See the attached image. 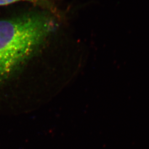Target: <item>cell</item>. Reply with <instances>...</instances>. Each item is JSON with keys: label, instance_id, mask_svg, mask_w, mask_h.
Masks as SVG:
<instances>
[{"label": "cell", "instance_id": "cell-1", "mask_svg": "<svg viewBox=\"0 0 149 149\" xmlns=\"http://www.w3.org/2000/svg\"><path fill=\"white\" fill-rule=\"evenodd\" d=\"M55 28L53 19L42 13L0 20V82L29 59Z\"/></svg>", "mask_w": 149, "mask_h": 149}, {"label": "cell", "instance_id": "cell-2", "mask_svg": "<svg viewBox=\"0 0 149 149\" xmlns=\"http://www.w3.org/2000/svg\"><path fill=\"white\" fill-rule=\"evenodd\" d=\"M19 1H28L32 3L42 5L44 3H46L49 1V0H0V6L8 5Z\"/></svg>", "mask_w": 149, "mask_h": 149}]
</instances>
